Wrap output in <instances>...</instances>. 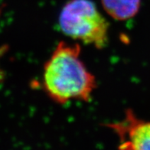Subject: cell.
<instances>
[{"label":"cell","mask_w":150,"mask_h":150,"mask_svg":"<svg viewBox=\"0 0 150 150\" xmlns=\"http://www.w3.org/2000/svg\"><path fill=\"white\" fill-rule=\"evenodd\" d=\"M80 54L79 44L61 42L44 66V89L56 103L64 104L72 100L86 102L91 100L96 80Z\"/></svg>","instance_id":"1"},{"label":"cell","mask_w":150,"mask_h":150,"mask_svg":"<svg viewBox=\"0 0 150 150\" xmlns=\"http://www.w3.org/2000/svg\"><path fill=\"white\" fill-rule=\"evenodd\" d=\"M61 31L72 39L98 49L107 46L109 24L91 0H70L59 16Z\"/></svg>","instance_id":"2"},{"label":"cell","mask_w":150,"mask_h":150,"mask_svg":"<svg viewBox=\"0 0 150 150\" xmlns=\"http://www.w3.org/2000/svg\"><path fill=\"white\" fill-rule=\"evenodd\" d=\"M119 138L120 149H150V122L136 117L130 109L120 121L106 125Z\"/></svg>","instance_id":"3"},{"label":"cell","mask_w":150,"mask_h":150,"mask_svg":"<svg viewBox=\"0 0 150 150\" xmlns=\"http://www.w3.org/2000/svg\"><path fill=\"white\" fill-rule=\"evenodd\" d=\"M101 2L107 14L120 21L134 17L140 8V0H101Z\"/></svg>","instance_id":"4"},{"label":"cell","mask_w":150,"mask_h":150,"mask_svg":"<svg viewBox=\"0 0 150 150\" xmlns=\"http://www.w3.org/2000/svg\"><path fill=\"white\" fill-rule=\"evenodd\" d=\"M5 52V48L4 47H1L0 48V57L2 55V54H4ZM2 78H3V74H2V71L0 69V81H2Z\"/></svg>","instance_id":"5"}]
</instances>
